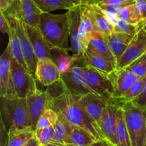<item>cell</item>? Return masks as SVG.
<instances>
[{
  "instance_id": "cell-5",
  "label": "cell",
  "mask_w": 146,
  "mask_h": 146,
  "mask_svg": "<svg viewBox=\"0 0 146 146\" xmlns=\"http://www.w3.org/2000/svg\"><path fill=\"white\" fill-rule=\"evenodd\" d=\"M87 62L84 58H75L72 66L67 72L61 74V80L68 91L78 99L81 96L89 92L94 93L88 86L85 75Z\"/></svg>"
},
{
  "instance_id": "cell-14",
  "label": "cell",
  "mask_w": 146,
  "mask_h": 146,
  "mask_svg": "<svg viewBox=\"0 0 146 146\" xmlns=\"http://www.w3.org/2000/svg\"><path fill=\"white\" fill-rule=\"evenodd\" d=\"M35 78L44 86H49L61 78L56 64L51 58H44L37 61Z\"/></svg>"
},
{
  "instance_id": "cell-44",
  "label": "cell",
  "mask_w": 146,
  "mask_h": 146,
  "mask_svg": "<svg viewBox=\"0 0 146 146\" xmlns=\"http://www.w3.org/2000/svg\"><path fill=\"white\" fill-rule=\"evenodd\" d=\"M44 146H67V145L65 143H60L51 142L50 143L47 144V145H46Z\"/></svg>"
},
{
  "instance_id": "cell-22",
  "label": "cell",
  "mask_w": 146,
  "mask_h": 146,
  "mask_svg": "<svg viewBox=\"0 0 146 146\" xmlns=\"http://www.w3.org/2000/svg\"><path fill=\"white\" fill-rule=\"evenodd\" d=\"M106 36L110 49L113 55L115 57L117 64H118V61L122 56L123 53L125 52V49L133 38V36L113 31L109 35H107Z\"/></svg>"
},
{
  "instance_id": "cell-30",
  "label": "cell",
  "mask_w": 146,
  "mask_h": 146,
  "mask_svg": "<svg viewBox=\"0 0 146 146\" xmlns=\"http://www.w3.org/2000/svg\"><path fill=\"white\" fill-rule=\"evenodd\" d=\"M73 125L63 115H60L56 123L54 126V134L52 142L65 143L72 130Z\"/></svg>"
},
{
  "instance_id": "cell-31",
  "label": "cell",
  "mask_w": 146,
  "mask_h": 146,
  "mask_svg": "<svg viewBox=\"0 0 146 146\" xmlns=\"http://www.w3.org/2000/svg\"><path fill=\"white\" fill-rule=\"evenodd\" d=\"M116 17L118 19L124 20L130 24L137 25L138 27L143 21L142 17L136 8L135 3L124 7L116 14Z\"/></svg>"
},
{
  "instance_id": "cell-32",
  "label": "cell",
  "mask_w": 146,
  "mask_h": 146,
  "mask_svg": "<svg viewBox=\"0 0 146 146\" xmlns=\"http://www.w3.org/2000/svg\"><path fill=\"white\" fill-rule=\"evenodd\" d=\"M146 79V74L144 76L139 78L138 81L122 96L120 98L116 99L115 101L118 103L125 102V101H133L135 99V98L138 96L140 94L142 93L143 90L144 86H145V82Z\"/></svg>"
},
{
  "instance_id": "cell-34",
  "label": "cell",
  "mask_w": 146,
  "mask_h": 146,
  "mask_svg": "<svg viewBox=\"0 0 146 146\" xmlns=\"http://www.w3.org/2000/svg\"><path fill=\"white\" fill-rule=\"evenodd\" d=\"M125 68L131 71L138 78L144 76L146 74V53Z\"/></svg>"
},
{
  "instance_id": "cell-13",
  "label": "cell",
  "mask_w": 146,
  "mask_h": 146,
  "mask_svg": "<svg viewBox=\"0 0 146 146\" xmlns=\"http://www.w3.org/2000/svg\"><path fill=\"white\" fill-rule=\"evenodd\" d=\"M12 53L9 44L0 58V96H15V91L12 83L11 61Z\"/></svg>"
},
{
  "instance_id": "cell-6",
  "label": "cell",
  "mask_w": 146,
  "mask_h": 146,
  "mask_svg": "<svg viewBox=\"0 0 146 146\" xmlns=\"http://www.w3.org/2000/svg\"><path fill=\"white\" fill-rule=\"evenodd\" d=\"M11 76L16 96L19 98H27L31 93L37 89L36 78L27 69L21 66L12 57L11 61Z\"/></svg>"
},
{
  "instance_id": "cell-43",
  "label": "cell",
  "mask_w": 146,
  "mask_h": 146,
  "mask_svg": "<svg viewBox=\"0 0 146 146\" xmlns=\"http://www.w3.org/2000/svg\"><path fill=\"white\" fill-rule=\"evenodd\" d=\"M91 146H107L104 140H98L94 142Z\"/></svg>"
},
{
  "instance_id": "cell-46",
  "label": "cell",
  "mask_w": 146,
  "mask_h": 146,
  "mask_svg": "<svg viewBox=\"0 0 146 146\" xmlns=\"http://www.w3.org/2000/svg\"><path fill=\"white\" fill-rule=\"evenodd\" d=\"M105 142H106V145H107V146H113V145H111V143H109L106 142V141H105Z\"/></svg>"
},
{
  "instance_id": "cell-10",
  "label": "cell",
  "mask_w": 146,
  "mask_h": 146,
  "mask_svg": "<svg viewBox=\"0 0 146 146\" xmlns=\"http://www.w3.org/2000/svg\"><path fill=\"white\" fill-rule=\"evenodd\" d=\"M26 98L31 127L36 130L40 117L47 109L50 108L51 96L46 91H42L37 88Z\"/></svg>"
},
{
  "instance_id": "cell-39",
  "label": "cell",
  "mask_w": 146,
  "mask_h": 146,
  "mask_svg": "<svg viewBox=\"0 0 146 146\" xmlns=\"http://www.w3.org/2000/svg\"><path fill=\"white\" fill-rule=\"evenodd\" d=\"M132 101L133 103H135L136 105H138V106L142 108L143 109H145L146 108V79L145 82V86H144V88L142 93L137 98L133 100Z\"/></svg>"
},
{
  "instance_id": "cell-27",
  "label": "cell",
  "mask_w": 146,
  "mask_h": 146,
  "mask_svg": "<svg viewBox=\"0 0 146 146\" xmlns=\"http://www.w3.org/2000/svg\"><path fill=\"white\" fill-rule=\"evenodd\" d=\"M96 141L98 140L86 130L73 126L66 144H71L75 146H91Z\"/></svg>"
},
{
  "instance_id": "cell-42",
  "label": "cell",
  "mask_w": 146,
  "mask_h": 146,
  "mask_svg": "<svg viewBox=\"0 0 146 146\" xmlns=\"http://www.w3.org/2000/svg\"><path fill=\"white\" fill-rule=\"evenodd\" d=\"M22 146H41V145H40L39 142H38V140L36 139V138L34 136V138H31L29 141H28L27 143L24 144V145Z\"/></svg>"
},
{
  "instance_id": "cell-9",
  "label": "cell",
  "mask_w": 146,
  "mask_h": 146,
  "mask_svg": "<svg viewBox=\"0 0 146 146\" xmlns=\"http://www.w3.org/2000/svg\"><path fill=\"white\" fill-rule=\"evenodd\" d=\"M81 4L67 11L69 22V37L71 41L70 51L73 56L79 58H84V54L86 51L80 37Z\"/></svg>"
},
{
  "instance_id": "cell-18",
  "label": "cell",
  "mask_w": 146,
  "mask_h": 146,
  "mask_svg": "<svg viewBox=\"0 0 146 146\" xmlns=\"http://www.w3.org/2000/svg\"><path fill=\"white\" fill-rule=\"evenodd\" d=\"M17 5L18 12L14 14L20 17L27 24L38 27L43 11L34 0H17Z\"/></svg>"
},
{
  "instance_id": "cell-33",
  "label": "cell",
  "mask_w": 146,
  "mask_h": 146,
  "mask_svg": "<svg viewBox=\"0 0 146 146\" xmlns=\"http://www.w3.org/2000/svg\"><path fill=\"white\" fill-rule=\"evenodd\" d=\"M59 117V114L51 108L47 109L38 119L36 129L54 126Z\"/></svg>"
},
{
  "instance_id": "cell-29",
  "label": "cell",
  "mask_w": 146,
  "mask_h": 146,
  "mask_svg": "<svg viewBox=\"0 0 146 146\" xmlns=\"http://www.w3.org/2000/svg\"><path fill=\"white\" fill-rule=\"evenodd\" d=\"M51 54L52 59L56 64L61 74H65L70 69L75 59V57L73 56L72 54L70 55L69 51L61 48H51Z\"/></svg>"
},
{
  "instance_id": "cell-25",
  "label": "cell",
  "mask_w": 146,
  "mask_h": 146,
  "mask_svg": "<svg viewBox=\"0 0 146 146\" xmlns=\"http://www.w3.org/2000/svg\"><path fill=\"white\" fill-rule=\"evenodd\" d=\"M83 0H34L40 9L49 13L59 9L70 10L82 3Z\"/></svg>"
},
{
  "instance_id": "cell-17",
  "label": "cell",
  "mask_w": 146,
  "mask_h": 146,
  "mask_svg": "<svg viewBox=\"0 0 146 146\" xmlns=\"http://www.w3.org/2000/svg\"><path fill=\"white\" fill-rule=\"evenodd\" d=\"M25 26L37 61L44 58H52L51 48L39 29L38 27L29 25L26 23Z\"/></svg>"
},
{
  "instance_id": "cell-15",
  "label": "cell",
  "mask_w": 146,
  "mask_h": 146,
  "mask_svg": "<svg viewBox=\"0 0 146 146\" xmlns=\"http://www.w3.org/2000/svg\"><path fill=\"white\" fill-rule=\"evenodd\" d=\"M114 88L115 100L121 98L139 78L127 68H115L108 74Z\"/></svg>"
},
{
  "instance_id": "cell-35",
  "label": "cell",
  "mask_w": 146,
  "mask_h": 146,
  "mask_svg": "<svg viewBox=\"0 0 146 146\" xmlns=\"http://www.w3.org/2000/svg\"><path fill=\"white\" fill-rule=\"evenodd\" d=\"M54 134V126L35 130V137L38 140L41 146H44L52 142Z\"/></svg>"
},
{
  "instance_id": "cell-40",
  "label": "cell",
  "mask_w": 146,
  "mask_h": 146,
  "mask_svg": "<svg viewBox=\"0 0 146 146\" xmlns=\"http://www.w3.org/2000/svg\"><path fill=\"white\" fill-rule=\"evenodd\" d=\"M8 143V131L1 119V146H7Z\"/></svg>"
},
{
  "instance_id": "cell-16",
  "label": "cell",
  "mask_w": 146,
  "mask_h": 146,
  "mask_svg": "<svg viewBox=\"0 0 146 146\" xmlns=\"http://www.w3.org/2000/svg\"><path fill=\"white\" fill-rule=\"evenodd\" d=\"M77 100L87 114L98 124L103 111L108 104V101L93 92L87 93Z\"/></svg>"
},
{
  "instance_id": "cell-49",
  "label": "cell",
  "mask_w": 146,
  "mask_h": 146,
  "mask_svg": "<svg viewBox=\"0 0 146 146\" xmlns=\"http://www.w3.org/2000/svg\"><path fill=\"white\" fill-rule=\"evenodd\" d=\"M84 1V0H83V1Z\"/></svg>"
},
{
  "instance_id": "cell-37",
  "label": "cell",
  "mask_w": 146,
  "mask_h": 146,
  "mask_svg": "<svg viewBox=\"0 0 146 146\" xmlns=\"http://www.w3.org/2000/svg\"><path fill=\"white\" fill-rule=\"evenodd\" d=\"M136 0H97L96 4H98L99 7L104 6H125L130 5L135 3Z\"/></svg>"
},
{
  "instance_id": "cell-20",
  "label": "cell",
  "mask_w": 146,
  "mask_h": 146,
  "mask_svg": "<svg viewBox=\"0 0 146 146\" xmlns=\"http://www.w3.org/2000/svg\"><path fill=\"white\" fill-rule=\"evenodd\" d=\"M87 49L91 50L104 57L117 68L116 60L110 49L106 36L103 33L98 31L93 33Z\"/></svg>"
},
{
  "instance_id": "cell-41",
  "label": "cell",
  "mask_w": 146,
  "mask_h": 146,
  "mask_svg": "<svg viewBox=\"0 0 146 146\" xmlns=\"http://www.w3.org/2000/svg\"><path fill=\"white\" fill-rule=\"evenodd\" d=\"M15 1L16 0H0V10L6 12L15 4Z\"/></svg>"
},
{
  "instance_id": "cell-50",
  "label": "cell",
  "mask_w": 146,
  "mask_h": 146,
  "mask_svg": "<svg viewBox=\"0 0 146 146\" xmlns=\"http://www.w3.org/2000/svg\"><path fill=\"white\" fill-rule=\"evenodd\" d=\"M145 1H146V0H145Z\"/></svg>"
},
{
  "instance_id": "cell-24",
  "label": "cell",
  "mask_w": 146,
  "mask_h": 146,
  "mask_svg": "<svg viewBox=\"0 0 146 146\" xmlns=\"http://www.w3.org/2000/svg\"><path fill=\"white\" fill-rule=\"evenodd\" d=\"M88 5L92 12L97 30L106 36L113 32L114 26L107 17L105 11L96 3L88 4Z\"/></svg>"
},
{
  "instance_id": "cell-26",
  "label": "cell",
  "mask_w": 146,
  "mask_h": 146,
  "mask_svg": "<svg viewBox=\"0 0 146 146\" xmlns=\"http://www.w3.org/2000/svg\"><path fill=\"white\" fill-rule=\"evenodd\" d=\"M84 58L88 65L107 75L111 74L115 68H117L106 58L89 49H86V51Z\"/></svg>"
},
{
  "instance_id": "cell-45",
  "label": "cell",
  "mask_w": 146,
  "mask_h": 146,
  "mask_svg": "<svg viewBox=\"0 0 146 146\" xmlns=\"http://www.w3.org/2000/svg\"><path fill=\"white\" fill-rule=\"evenodd\" d=\"M97 0H84L81 4H94Z\"/></svg>"
},
{
  "instance_id": "cell-7",
  "label": "cell",
  "mask_w": 146,
  "mask_h": 146,
  "mask_svg": "<svg viewBox=\"0 0 146 146\" xmlns=\"http://www.w3.org/2000/svg\"><path fill=\"white\" fill-rule=\"evenodd\" d=\"M85 75L88 86L95 94L103 97L108 102L115 101L114 88L108 75L86 64Z\"/></svg>"
},
{
  "instance_id": "cell-47",
  "label": "cell",
  "mask_w": 146,
  "mask_h": 146,
  "mask_svg": "<svg viewBox=\"0 0 146 146\" xmlns=\"http://www.w3.org/2000/svg\"><path fill=\"white\" fill-rule=\"evenodd\" d=\"M145 110V116H146V108L145 109H144ZM145 146H146V140H145Z\"/></svg>"
},
{
  "instance_id": "cell-28",
  "label": "cell",
  "mask_w": 146,
  "mask_h": 146,
  "mask_svg": "<svg viewBox=\"0 0 146 146\" xmlns=\"http://www.w3.org/2000/svg\"><path fill=\"white\" fill-rule=\"evenodd\" d=\"M116 146H132L129 133L127 128L126 123L123 110L121 106L118 108V120H117V128L115 132Z\"/></svg>"
},
{
  "instance_id": "cell-3",
  "label": "cell",
  "mask_w": 146,
  "mask_h": 146,
  "mask_svg": "<svg viewBox=\"0 0 146 146\" xmlns=\"http://www.w3.org/2000/svg\"><path fill=\"white\" fill-rule=\"evenodd\" d=\"M1 119L7 131L11 126L31 127L27 98L1 96Z\"/></svg>"
},
{
  "instance_id": "cell-2",
  "label": "cell",
  "mask_w": 146,
  "mask_h": 146,
  "mask_svg": "<svg viewBox=\"0 0 146 146\" xmlns=\"http://www.w3.org/2000/svg\"><path fill=\"white\" fill-rule=\"evenodd\" d=\"M38 28L42 33L51 49L58 48L70 51L68 13L54 14L50 12H43Z\"/></svg>"
},
{
  "instance_id": "cell-8",
  "label": "cell",
  "mask_w": 146,
  "mask_h": 146,
  "mask_svg": "<svg viewBox=\"0 0 146 146\" xmlns=\"http://www.w3.org/2000/svg\"><path fill=\"white\" fill-rule=\"evenodd\" d=\"M119 104L116 101L108 102L98 123L104 141L116 146L115 132L118 120V108Z\"/></svg>"
},
{
  "instance_id": "cell-11",
  "label": "cell",
  "mask_w": 146,
  "mask_h": 146,
  "mask_svg": "<svg viewBox=\"0 0 146 146\" xmlns=\"http://www.w3.org/2000/svg\"><path fill=\"white\" fill-rule=\"evenodd\" d=\"M146 53V29H141L133 36L117 64V68H126Z\"/></svg>"
},
{
  "instance_id": "cell-48",
  "label": "cell",
  "mask_w": 146,
  "mask_h": 146,
  "mask_svg": "<svg viewBox=\"0 0 146 146\" xmlns=\"http://www.w3.org/2000/svg\"><path fill=\"white\" fill-rule=\"evenodd\" d=\"M66 145H67V146H75V145H71V144H66Z\"/></svg>"
},
{
  "instance_id": "cell-19",
  "label": "cell",
  "mask_w": 146,
  "mask_h": 146,
  "mask_svg": "<svg viewBox=\"0 0 146 146\" xmlns=\"http://www.w3.org/2000/svg\"><path fill=\"white\" fill-rule=\"evenodd\" d=\"M80 7H81L80 37L84 48L86 50L93 33L94 31H97L98 30L96 27L94 17L88 4H81Z\"/></svg>"
},
{
  "instance_id": "cell-38",
  "label": "cell",
  "mask_w": 146,
  "mask_h": 146,
  "mask_svg": "<svg viewBox=\"0 0 146 146\" xmlns=\"http://www.w3.org/2000/svg\"><path fill=\"white\" fill-rule=\"evenodd\" d=\"M0 30L7 35L10 34V24L7 15L3 11L0 10Z\"/></svg>"
},
{
  "instance_id": "cell-36",
  "label": "cell",
  "mask_w": 146,
  "mask_h": 146,
  "mask_svg": "<svg viewBox=\"0 0 146 146\" xmlns=\"http://www.w3.org/2000/svg\"><path fill=\"white\" fill-rule=\"evenodd\" d=\"M139 29L137 25L130 24L122 19H118L114 25L113 31L117 33H123L128 35L135 36L138 32Z\"/></svg>"
},
{
  "instance_id": "cell-1",
  "label": "cell",
  "mask_w": 146,
  "mask_h": 146,
  "mask_svg": "<svg viewBox=\"0 0 146 146\" xmlns=\"http://www.w3.org/2000/svg\"><path fill=\"white\" fill-rule=\"evenodd\" d=\"M50 108L63 115L73 126L86 130L97 140H104L97 123L87 114L78 100L68 90L51 98Z\"/></svg>"
},
{
  "instance_id": "cell-12",
  "label": "cell",
  "mask_w": 146,
  "mask_h": 146,
  "mask_svg": "<svg viewBox=\"0 0 146 146\" xmlns=\"http://www.w3.org/2000/svg\"><path fill=\"white\" fill-rule=\"evenodd\" d=\"M9 12H11V11H9ZM12 14H14V19H15L16 28H17V34L19 37L21 51H22L24 61L27 64L28 71H29V73L33 76L35 77L37 59L34 52V49H33L28 32H27V30L26 29L25 23L23 21V20L20 17L16 16L14 13H12Z\"/></svg>"
},
{
  "instance_id": "cell-4",
  "label": "cell",
  "mask_w": 146,
  "mask_h": 146,
  "mask_svg": "<svg viewBox=\"0 0 146 146\" xmlns=\"http://www.w3.org/2000/svg\"><path fill=\"white\" fill-rule=\"evenodd\" d=\"M123 110L132 146H145L146 116L145 110L132 101L119 104Z\"/></svg>"
},
{
  "instance_id": "cell-23",
  "label": "cell",
  "mask_w": 146,
  "mask_h": 146,
  "mask_svg": "<svg viewBox=\"0 0 146 146\" xmlns=\"http://www.w3.org/2000/svg\"><path fill=\"white\" fill-rule=\"evenodd\" d=\"M35 136V130L32 127L19 128L11 126L8 131L7 146H22Z\"/></svg>"
},
{
  "instance_id": "cell-21",
  "label": "cell",
  "mask_w": 146,
  "mask_h": 146,
  "mask_svg": "<svg viewBox=\"0 0 146 146\" xmlns=\"http://www.w3.org/2000/svg\"><path fill=\"white\" fill-rule=\"evenodd\" d=\"M4 13H5V14L7 15L10 24V34L8 35V44H9L10 48H11L13 57L17 60V62H18L21 66H23L24 68L28 70L27 64H26L25 61H24V56H23L22 51H21V43H20L19 37L18 34H17L15 24V19H14V14H13L12 13L9 12V11H6V12Z\"/></svg>"
}]
</instances>
